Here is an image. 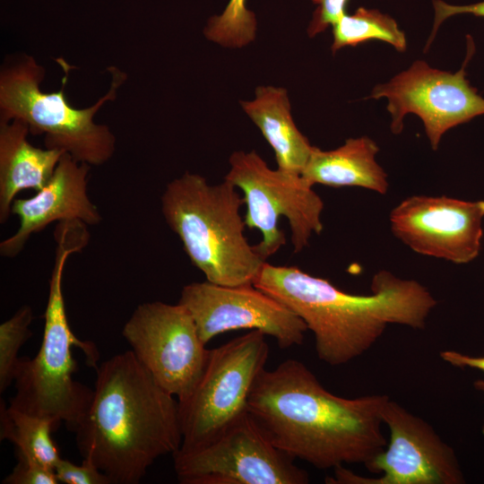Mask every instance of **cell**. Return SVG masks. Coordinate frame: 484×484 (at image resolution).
I'll use <instances>...</instances> for the list:
<instances>
[{
    "mask_svg": "<svg viewBox=\"0 0 484 484\" xmlns=\"http://www.w3.org/2000/svg\"><path fill=\"white\" fill-rule=\"evenodd\" d=\"M54 471L59 483L111 484L108 477L91 461L85 458L80 465L61 458L56 464Z\"/></svg>",
    "mask_w": 484,
    "mask_h": 484,
    "instance_id": "obj_23",
    "label": "cell"
},
{
    "mask_svg": "<svg viewBox=\"0 0 484 484\" xmlns=\"http://www.w3.org/2000/svg\"><path fill=\"white\" fill-rule=\"evenodd\" d=\"M89 164L62 155L48 184L30 198L14 199L11 213L19 218L16 232L0 243L4 257H14L34 233L55 221L81 220L87 225L100 222L101 216L87 194Z\"/></svg>",
    "mask_w": 484,
    "mask_h": 484,
    "instance_id": "obj_15",
    "label": "cell"
},
{
    "mask_svg": "<svg viewBox=\"0 0 484 484\" xmlns=\"http://www.w3.org/2000/svg\"><path fill=\"white\" fill-rule=\"evenodd\" d=\"M178 303L191 315L205 345L218 334L247 329L263 332L286 349L300 345L308 330L292 310L253 284L192 282L183 287Z\"/></svg>",
    "mask_w": 484,
    "mask_h": 484,
    "instance_id": "obj_13",
    "label": "cell"
},
{
    "mask_svg": "<svg viewBox=\"0 0 484 484\" xmlns=\"http://www.w3.org/2000/svg\"><path fill=\"white\" fill-rule=\"evenodd\" d=\"M433 5L435 9L434 25L426 46L427 48L433 41L441 23L447 18L462 13H470L474 16L484 17V1L473 4L454 5L441 0H433Z\"/></svg>",
    "mask_w": 484,
    "mask_h": 484,
    "instance_id": "obj_26",
    "label": "cell"
},
{
    "mask_svg": "<svg viewBox=\"0 0 484 484\" xmlns=\"http://www.w3.org/2000/svg\"><path fill=\"white\" fill-rule=\"evenodd\" d=\"M390 431L385 450L365 464L378 478L363 477L339 465L328 484H461L464 479L454 450L433 428L388 399L381 411Z\"/></svg>",
    "mask_w": 484,
    "mask_h": 484,
    "instance_id": "obj_12",
    "label": "cell"
},
{
    "mask_svg": "<svg viewBox=\"0 0 484 484\" xmlns=\"http://www.w3.org/2000/svg\"><path fill=\"white\" fill-rule=\"evenodd\" d=\"M317 6L307 28L309 37L324 32L345 13L348 0H313Z\"/></svg>",
    "mask_w": 484,
    "mask_h": 484,
    "instance_id": "obj_25",
    "label": "cell"
},
{
    "mask_svg": "<svg viewBox=\"0 0 484 484\" xmlns=\"http://www.w3.org/2000/svg\"><path fill=\"white\" fill-rule=\"evenodd\" d=\"M441 359L458 367H472L484 372V357H471L454 350H443L440 352Z\"/></svg>",
    "mask_w": 484,
    "mask_h": 484,
    "instance_id": "obj_27",
    "label": "cell"
},
{
    "mask_svg": "<svg viewBox=\"0 0 484 484\" xmlns=\"http://www.w3.org/2000/svg\"><path fill=\"white\" fill-rule=\"evenodd\" d=\"M268 356L265 334L258 330L209 350L199 380L192 392L178 401L179 449L207 443L247 411L250 393L265 368Z\"/></svg>",
    "mask_w": 484,
    "mask_h": 484,
    "instance_id": "obj_8",
    "label": "cell"
},
{
    "mask_svg": "<svg viewBox=\"0 0 484 484\" xmlns=\"http://www.w3.org/2000/svg\"><path fill=\"white\" fill-rule=\"evenodd\" d=\"M160 202L165 221L206 281L253 284L265 260L245 237L239 212L245 201L233 184L224 179L210 185L205 177L186 172L167 185Z\"/></svg>",
    "mask_w": 484,
    "mask_h": 484,
    "instance_id": "obj_5",
    "label": "cell"
},
{
    "mask_svg": "<svg viewBox=\"0 0 484 484\" xmlns=\"http://www.w3.org/2000/svg\"><path fill=\"white\" fill-rule=\"evenodd\" d=\"M54 430L51 420L6 407L4 401H1L0 439L12 442L17 448V456L54 470L61 459L51 437Z\"/></svg>",
    "mask_w": 484,
    "mask_h": 484,
    "instance_id": "obj_19",
    "label": "cell"
},
{
    "mask_svg": "<svg viewBox=\"0 0 484 484\" xmlns=\"http://www.w3.org/2000/svg\"><path fill=\"white\" fill-rule=\"evenodd\" d=\"M3 484H57L54 470L18 456V463L2 480Z\"/></svg>",
    "mask_w": 484,
    "mask_h": 484,
    "instance_id": "obj_24",
    "label": "cell"
},
{
    "mask_svg": "<svg viewBox=\"0 0 484 484\" xmlns=\"http://www.w3.org/2000/svg\"><path fill=\"white\" fill-rule=\"evenodd\" d=\"M332 51L380 40L400 52L407 48L405 34L394 19L374 9L359 7L353 14L343 13L333 25Z\"/></svg>",
    "mask_w": 484,
    "mask_h": 484,
    "instance_id": "obj_20",
    "label": "cell"
},
{
    "mask_svg": "<svg viewBox=\"0 0 484 484\" xmlns=\"http://www.w3.org/2000/svg\"><path fill=\"white\" fill-rule=\"evenodd\" d=\"M123 337L158 384L177 401L194 389L209 350L185 307L161 301L140 304L125 324Z\"/></svg>",
    "mask_w": 484,
    "mask_h": 484,
    "instance_id": "obj_11",
    "label": "cell"
},
{
    "mask_svg": "<svg viewBox=\"0 0 484 484\" xmlns=\"http://www.w3.org/2000/svg\"><path fill=\"white\" fill-rule=\"evenodd\" d=\"M229 166L224 179L244 194V220L261 232L262 240L254 247L264 260L286 244L279 225L281 216L289 221L295 253L308 246L313 234L322 232L323 200L302 175L270 169L255 151L233 152Z\"/></svg>",
    "mask_w": 484,
    "mask_h": 484,
    "instance_id": "obj_7",
    "label": "cell"
},
{
    "mask_svg": "<svg viewBox=\"0 0 484 484\" xmlns=\"http://www.w3.org/2000/svg\"><path fill=\"white\" fill-rule=\"evenodd\" d=\"M483 218L484 201L416 195L393 208L390 221L393 235L413 251L467 264L480 251Z\"/></svg>",
    "mask_w": 484,
    "mask_h": 484,
    "instance_id": "obj_14",
    "label": "cell"
},
{
    "mask_svg": "<svg viewBox=\"0 0 484 484\" xmlns=\"http://www.w3.org/2000/svg\"><path fill=\"white\" fill-rule=\"evenodd\" d=\"M378 151L367 136L348 139L331 151L314 146L301 175L313 186H359L385 194L389 185L386 173L376 160Z\"/></svg>",
    "mask_w": 484,
    "mask_h": 484,
    "instance_id": "obj_18",
    "label": "cell"
},
{
    "mask_svg": "<svg viewBox=\"0 0 484 484\" xmlns=\"http://www.w3.org/2000/svg\"><path fill=\"white\" fill-rule=\"evenodd\" d=\"M33 320L32 308L22 306L15 314L0 324V393L14 381L18 353L32 336L30 325Z\"/></svg>",
    "mask_w": 484,
    "mask_h": 484,
    "instance_id": "obj_22",
    "label": "cell"
},
{
    "mask_svg": "<svg viewBox=\"0 0 484 484\" xmlns=\"http://www.w3.org/2000/svg\"><path fill=\"white\" fill-rule=\"evenodd\" d=\"M240 104L272 148L277 169L301 175L314 146L293 120L286 90L260 86L254 99Z\"/></svg>",
    "mask_w": 484,
    "mask_h": 484,
    "instance_id": "obj_17",
    "label": "cell"
},
{
    "mask_svg": "<svg viewBox=\"0 0 484 484\" xmlns=\"http://www.w3.org/2000/svg\"><path fill=\"white\" fill-rule=\"evenodd\" d=\"M246 2L229 0L221 14L208 21L205 37L227 48H242L252 42L256 33V19Z\"/></svg>",
    "mask_w": 484,
    "mask_h": 484,
    "instance_id": "obj_21",
    "label": "cell"
},
{
    "mask_svg": "<svg viewBox=\"0 0 484 484\" xmlns=\"http://www.w3.org/2000/svg\"><path fill=\"white\" fill-rule=\"evenodd\" d=\"M388 399L386 394L337 396L306 365L290 359L260 373L247 412L276 447L293 459L330 469L365 465L385 450L381 411Z\"/></svg>",
    "mask_w": 484,
    "mask_h": 484,
    "instance_id": "obj_1",
    "label": "cell"
},
{
    "mask_svg": "<svg viewBox=\"0 0 484 484\" xmlns=\"http://www.w3.org/2000/svg\"><path fill=\"white\" fill-rule=\"evenodd\" d=\"M30 128L19 119L0 122V222L11 213L15 196L23 189L41 190L50 180L64 153L41 149L28 141Z\"/></svg>",
    "mask_w": 484,
    "mask_h": 484,
    "instance_id": "obj_16",
    "label": "cell"
},
{
    "mask_svg": "<svg viewBox=\"0 0 484 484\" xmlns=\"http://www.w3.org/2000/svg\"><path fill=\"white\" fill-rule=\"evenodd\" d=\"M56 248L40 348L30 359L21 357L15 372V393L10 407L51 420L56 429L64 422L74 432L86 412L93 390L73 380L77 363L72 348L82 350L87 364L97 368L99 351L91 341L80 340L67 319L63 293V275L66 260L88 244L87 235L79 228L61 224L55 230Z\"/></svg>",
    "mask_w": 484,
    "mask_h": 484,
    "instance_id": "obj_4",
    "label": "cell"
},
{
    "mask_svg": "<svg viewBox=\"0 0 484 484\" xmlns=\"http://www.w3.org/2000/svg\"><path fill=\"white\" fill-rule=\"evenodd\" d=\"M474 386L476 389L478 390H480L484 393V380H477L475 383H474ZM482 433L484 435V424H483V427H482Z\"/></svg>",
    "mask_w": 484,
    "mask_h": 484,
    "instance_id": "obj_28",
    "label": "cell"
},
{
    "mask_svg": "<svg viewBox=\"0 0 484 484\" xmlns=\"http://www.w3.org/2000/svg\"><path fill=\"white\" fill-rule=\"evenodd\" d=\"M112 71L110 89L93 106L75 108L68 102L63 85L56 92H43L45 72L36 60L25 56L2 70L0 74V122L19 119L32 134H44L46 148L69 153L89 165L107 162L115 151V136L105 125L96 124L94 115L109 100L125 80L121 71Z\"/></svg>",
    "mask_w": 484,
    "mask_h": 484,
    "instance_id": "obj_6",
    "label": "cell"
},
{
    "mask_svg": "<svg viewBox=\"0 0 484 484\" xmlns=\"http://www.w3.org/2000/svg\"><path fill=\"white\" fill-rule=\"evenodd\" d=\"M174 469L182 484H307L291 456L263 434L246 411L207 443L178 449Z\"/></svg>",
    "mask_w": 484,
    "mask_h": 484,
    "instance_id": "obj_9",
    "label": "cell"
},
{
    "mask_svg": "<svg viewBox=\"0 0 484 484\" xmlns=\"http://www.w3.org/2000/svg\"><path fill=\"white\" fill-rule=\"evenodd\" d=\"M467 46L466 58L455 73L433 68L418 60L388 82L377 84L372 90L370 98L388 100L393 134L402 133L407 114H415L423 122L432 149L436 150L447 130L484 114V99L466 79L465 67L474 53L471 39Z\"/></svg>",
    "mask_w": 484,
    "mask_h": 484,
    "instance_id": "obj_10",
    "label": "cell"
},
{
    "mask_svg": "<svg viewBox=\"0 0 484 484\" xmlns=\"http://www.w3.org/2000/svg\"><path fill=\"white\" fill-rule=\"evenodd\" d=\"M96 372L91 401L74 430L78 450L111 484H137L159 457L181 446L178 401L132 350Z\"/></svg>",
    "mask_w": 484,
    "mask_h": 484,
    "instance_id": "obj_2",
    "label": "cell"
},
{
    "mask_svg": "<svg viewBox=\"0 0 484 484\" xmlns=\"http://www.w3.org/2000/svg\"><path fill=\"white\" fill-rule=\"evenodd\" d=\"M253 285L272 296L307 324L320 360L341 366L366 352L390 324L422 329L436 300L414 280L377 272L368 295L341 290L328 280L296 266H262Z\"/></svg>",
    "mask_w": 484,
    "mask_h": 484,
    "instance_id": "obj_3",
    "label": "cell"
}]
</instances>
